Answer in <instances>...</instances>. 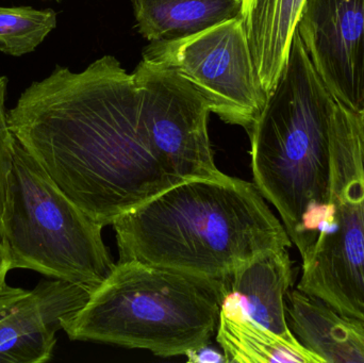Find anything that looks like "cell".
I'll return each instance as SVG.
<instances>
[{"label": "cell", "mask_w": 364, "mask_h": 363, "mask_svg": "<svg viewBox=\"0 0 364 363\" xmlns=\"http://www.w3.org/2000/svg\"><path fill=\"white\" fill-rule=\"evenodd\" d=\"M11 131L98 225L194 179H223L213 153L175 140L139 108L132 74L112 55L80 72L58 66L8 112Z\"/></svg>", "instance_id": "obj_1"}, {"label": "cell", "mask_w": 364, "mask_h": 363, "mask_svg": "<svg viewBox=\"0 0 364 363\" xmlns=\"http://www.w3.org/2000/svg\"><path fill=\"white\" fill-rule=\"evenodd\" d=\"M11 271L10 259H9L8 251L2 242L0 237V293L8 287L6 285V275Z\"/></svg>", "instance_id": "obj_18"}, {"label": "cell", "mask_w": 364, "mask_h": 363, "mask_svg": "<svg viewBox=\"0 0 364 363\" xmlns=\"http://www.w3.org/2000/svg\"><path fill=\"white\" fill-rule=\"evenodd\" d=\"M297 32L335 99L364 107V0H306Z\"/></svg>", "instance_id": "obj_8"}, {"label": "cell", "mask_w": 364, "mask_h": 363, "mask_svg": "<svg viewBox=\"0 0 364 363\" xmlns=\"http://www.w3.org/2000/svg\"><path fill=\"white\" fill-rule=\"evenodd\" d=\"M301 259L297 289L364 326V146L356 113L337 102L328 202Z\"/></svg>", "instance_id": "obj_6"}, {"label": "cell", "mask_w": 364, "mask_h": 363, "mask_svg": "<svg viewBox=\"0 0 364 363\" xmlns=\"http://www.w3.org/2000/svg\"><path fill=\"white\" fill-rule=\"evenodd\" d=\"M94 288L53 279L33 290L0 293V363H44L53 358L57 332L80 310Z\"/></svg>", "instance_id": "obj_9"}, {"label": "cell", "mask_w": 364, "mask_h": 363, "mask_svg": "<svg viewBox=\"0 0 364 363\" xmlns=\"http://www.w3.org/2000/svg\"><path fill=\"white\" fill-rule=\"evenodd\" d=\"M102 229L15 139L0 222L11 270H31L95 289L115 266Z\"/></svg>", "instance_id": "obj_5"}, {"label": "cell", "mask_w": 364, "mask_h": 363, "mask_svg": "<svg viewBox=\"0 0 364 363\" xmlns=\"http://www.w3.org/2000/svg\"><path fill=\"white\" fill-rule=\"evenodd\" d=\"M337 102L296 31L286 67L248 134L255 185L301 256L314 240L318 209L328 202Z\"/></svg>", "instance_id": "obj_3"}, {"label": "cell", "mask_w": 364, "mask_h": 363, "mask_svg": "<svg viewBox=\"0 0 364 363\" xmlns=\"http://www.w3.org/2000/svg\"><path fill=\"white\" fill-rule=\"evenodd\" d=\"M224 293L223 279L119 261L62 330L73 341L181 356L210 343Z\"/></svg>", "instance_id": "obj_4"}, {"label": "cell", "mask_w": 364, "mask_h": 363, "mask_svg": "<svg viewBox=\"0 0 364 363\" xmlns=\"http://www.w3.org/2000/svg\"><path fill=\"white\" fill-rule=\"evenodd\" d=\"M8 78L0 76V222L4 215L8 189L9 174L11 172L14 151L15 136L11 131L6 110V95Z\"/></svg>", "instance_id": "obj_16"}, {"label": "cell", "mask_w": 364, "mask_h": 363, "mask_svg": "<svg viewBox=\"0 0 364 363\" xmlns=\"http://www.w3.org/2000/svg\"><path fill=\"white\" fill-rule=\"evenodd\" d=\"M210 343L201 345L196 349L190 350L184 354L191 363H225L228 362L224 352L210 347Z\"/></svg>", "instance_id": "obj_17"}, {"label": "cell", "mask_w": 364, "mask_h": 363, "mask_svg": "<svg viewBox=\"0 0 364 363\" xmlns=\"http://www.w3.org/2000/svg\"><path fill=\"white\" fill-rule=\"evenodd\" d=\"M143 60L181 75L211 112L248 134L267 104L241 17L188 38L151 42Z\"/></svg>", "instance_id": "obj_7"}, {"label": "cell", "mask_w": 364, "mask_h": 363, "mask_svg": "<svg viewBox=\"0 0 364 363\" xmlns=\"http://www.w3.org/2000/svg\"><path fill=\"white\" fill-rule=\"evenodd\" d=\"M112 226L119 262L208 278H227L258 254L292 246L256 185L230 176L175 185Z\"/></svg>", "instance_id": "obj_2"}, {"label": "cell", "mask_w": 364, "mask_h": 363, "mask_svg": "<svg viewBox=\"0 0 364 363\" xmlns=\"http://www.w3.org/2000/svg\"><path fill=\"white\" fill-rule=\"evenodd\" d=\"M357 328H358L359 332H360L361 336L364 339V326L360 325V324L356 323Z\"/></svg>", "instance_id": "obj_20"}, {"label": "cell", "mask_w": 364, "mask_h": 363, "mask_svg": "<svg viewBox=\"0 0 364 363\" xmlns=\"http://www.w3.org/2000/svg\"><path fill=\"white\" fill-rule=\"evenodd\" d=\"M305 4L306 0H242L241 18L267 95L286 67Z\"/></svg>", "instance_id": "obj_11"}, {"label": "cell", "mask_w": 364, "mask_h": 363, "mask_svg": "<svg viewBox=\"0 0 364 363\" xmlns=\"http://www.w3.org/2000/svg\"><path fill=\"white\" fill-rule=\"evenodd\" d=\"M357 125H358L359 134L364 145V107L356 113Z\"/></svg>", "instance_id": "obj_19"}, {"label": "cell", "mask_w": 364, "mask_h": 363, "mask_svg": "<svg viewBox=\"0 0 364 363\" xmlns=\"http://www.w3.org/2000/svg\"><path fill=\"white\" fill-rule=\"evenodd\" d=\"M363 146H364V145H363Z\"/></svg>", "instance_id": "obj_21"}, {"label": "cell", "mask_w": 364, "mask_h": 363, "mask_svg": "<svg viewBox=\"0 0 364 363\" xmlns=\"http://www.w3.org/2000/svg\"><path fill=\"white\" fill-rule=\"evenodd\" d=\"M286 310L295 338L323 363H364V339L355 322L299 289L287 293Z\"/></svg>", "instance_id": "obj_12"}, {"label": "cell", "mask_w": 364, "mask_h": 363, "mask_svg": "<svg viewBox=\"0 0 364 363\" xmlns=\"http://www.w3.org/2000/svg\"><path fill=\"white\" fill-rule=\"evenodd\" d=\"M216 341L228 362L323 363L299 341L286 340L250 320L232 300H223Z\"/></svg>", "instance_id": "obj_14"}, {"label": "cell", "mask_w": 364, "mask_h": 363, "mask_svg": "<svg viewBox=\"0 0 364 363\" xmlns=\"http://www.w3.org/2000/svg\"><path fill=\"white\" fill-rule=\"evenodd\" d=\"M288 249H269L244 262L223 279L224 300L239 305L259 325L291 342H297L287 320L286 296L293 285Z\"/></svg>", "instance_id": "obj_10"}, {"label": "cell", "mask_w": 364, "mask_h": 363, "mask_svg": "<svg viewBox=\"0 0 364 363\" xmlns=\"http://www.w3.org/2000/svg\"><path fill=\"white\" fill-rule=\"evenodd\" d=\"M139 32L149 42L176 40L241 17L242 0H132Z\"/></svg>", "instance_id": "obj_13"}, {"label": "cell", "mask_w": 364, "mask_h": 363, "mask_svg": "<svg viewBox=\"0 0 364 363\" xmlns=\"http://www.w3.org/2000/svg\"><path fill=\"white\" fill-rule=\"evenodd\" d=\"M55 27L53 9L0 6V51L12 57L33 53Z\"/></svg>", "instance_id": "obj_15"}]
</instances>
